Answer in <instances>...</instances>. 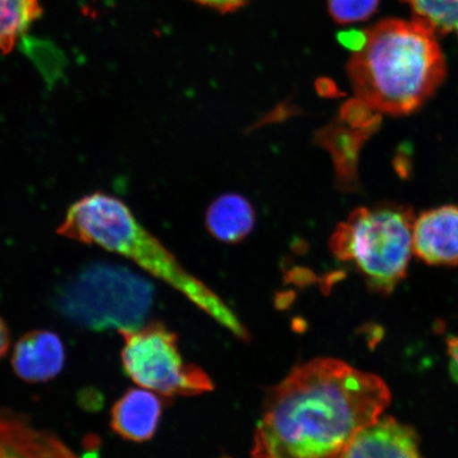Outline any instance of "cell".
Segmentation results:
<instances>
[{
	"mask_svg": "<svg viewBox=\"0 0 458 458\" xmlns=\"http://www.w3.org/2000/svg\"><path fill=\"white\" fill-rule=\"evenodd\" d=\"M200 4L220 11L223 13H233L248 3V0H193Z\"/></svg>",
	"mask_w": 458,
	"mask_h": 458,
	"instance_id": "obj_17",
	"label": "cell"
},
{
	"mask_svg": "<svg viewBox=\"0 0 458 458\" xmlns=\"http://www.w3.org/2000/svg\"><path fill=\"white\" fill-rule=\"evenodd\" d=\"M57 232L61 236L128 258L180 291L240 340L250 339L236 315L208 286L182 268L174 256L140 225L122 199L105 192L89 194L68 208Z\"/></svg>",
	"mask_w": 458,
	"mask_h": 458,
	"instance_id": "obj_3",
	"label": "cell"
},
{
	"mask_svg": "<svg viewBox=\"0 0 458 458\" xmlns=\"http://www.w3.org/2000/svg\"><path fill=\"white\" fill-rule=\"evenodd\" d=\"M150 289L128 273L112 268L89 271L74 284L66 310L89 327L136 329L150 305Z\"/></svg>",
	"mask_w": 458,
	"mask_h": 458,
	"instance_id": "obj_6",
	"label": "cell"
},
{
	"mask_svg": "<svg viewBox=\"0 0 458 458\" xmlns=\"http://www.w3.org/2000/svg\"><path fill=\"white\" fill-rule=\"evenodd\" d=\"M10 343L9 332L5 327L3 319L0 318V358L4 357V354L7 352Z\"/></svg>",
	"mask_w": 458,
	"mask_h": 458,
	"instance_id": "obj_20",
	"label": "cell"
},
{
	"mask_svg": "<svg viewBox=\"0 0 458 458\" xmlns=\"http://www.w3.org/2000/svg\"><path fill=\"white\" fill-rule=\"evenodd\" d=\"M408 4L420 20L435 32L454 33L458 37V0H401Z\"/></svg>",
	"mask_w": 458,
	"mask_h": 458,
	"instance_id": "obj_15",
	"label": "cell"
},
{
	"mask_svg": "<svg viewBox=\"0 0 458 458\" xmlns=\"http://www.w3.org/2000/svg\"><path fill=\"white\" fill-rule=\"evenodd\" d=\"M415 222L413 211L403 205L358 208L332 234L331 253L352 262L372 292L391 294L414 253Z\"/></svg>",
	"mask_w": 458,
	"mask_h": 458,
	"instance_id": "obj_4",
	"label": "cell"
},
{
	"mask_svg": "<svg viewBox=\"0 0 458 458\" xmlns=\"http://www.w3.org/2000/svg\"><path fill=\"white\" fill-rule=\"evenodd\" d=\"M379 0H328L329 13L341 25L369 19L376 13Z\"/></svg>",
	"mask_w": 458,
	"mask_h": 458,
	"instance_id": "obj_16",
	"label": "cell"
},
{
	"mask_svg": "<svg viewBox=\"0 0 458 458\" xmlns=\"http://www.w3.org/2000/svg\"><path fill=\"white\" fill-rule=\"evenodd\" d=\"M348 62L356 99L377 114L420 108L442 85L445 60L433 29L420 20H385L365 31Z\"/></svg>",
	"mask_w": 458,
	"mask_h": 458,
	"instance_id": "obj_2",
	"label": "cell"
},
{
	"mask_svg": "<svg viewBox=\"0 0 458 458\" xmlns=\"http://www.w3.org/2000/svg\"><path fill=\"white\" fill-rule=\"evenodd\" d=\"M414 253L432 266L458 267V206L420 215L414 226Z\"/></svg>",
	"mask_w": 458,
	"mask_h": 458,
	"instance_id": "obj_7",
	"label": "cell"
},
{
	"mask_svg": "<svg viewBox=\"0 0 458 458\" xmlns=\"http://www.w3.org/2000/svg\"><path fill=\"white\" fill-rule=\"evenodd\" d=\"M64 359L59 336L49 331H31L16 344L13 365L22 380L45 382L59 374Z\"/></svg>",
	"mask_w": 458,
	"mask_h": 458,
	"instance_id": "obj_8",
	"label": "cell"
},
{
	"mask_svg": "<svg viewBox=\"0 0 458 458\" xmlns=\"http://www.w3.org/2000/svg\"><path fill=\"white\" fill-rule=\"evenodd\" d=\"M119 332L124 340L125 371L137 385L169 397L213 391L210 377L182 360L176 335L165 326L151 324Z\"/></svg>",
	"mask_w": 458,
	"mask_h": 458,
	"instance_id": "obj_5",
	"label": "cell"
},
{
	"mask_svg": "<svg viewBox=\"0 0 458 458\" xmlns=\"http://www.w3.org/2000/svg\"><path fill=\"white\" fill-rule=\"evenodd\" d=\"M365 38V31H347L339 36L340 42L347 48L353 50L354 53L363 47Z\"/></svg>",
	"mask_w": 458,
	"mask_h": 458,
	"instance_id": "obj_18",
	"label": "cell"
},
{
	"mask_svg": "<svg viewBox=\"0 0 458 458\" xmlns=\"http://www.w3.org/2000/svg\"><path fill=\"white\" fill-rule=\"evenodd\" d=\"M389 403L380 377L340 360H312L268 394L251 458H339Z\"/></svg>",
	"mask_w": 458,
	"mask_h": 458,
	"instance_id": "obj_1",
	"label": "cell"
},
{
	"mask_svg": "<svg viewBox=\"0 0 458 458\" xmlns=\"http://www.w3.org/2000/svg\"><path fill=\"white\" fill-rule=\"evenodd\" d=\"M0 458H78L50 435L16 418L0 415Z\"/></svg>",
	"mask_w": 458,
	"mask_h": 458,
	"instance_id": "obj_12",
	"label": "cell"
},
{
	"mask_svg": "<svg viewBox=\"0 0 458 458\" xmlns=\"http://www.w3.org/2000/svg\"><path fill=\"white\" fill-rule=\"evenodd\" d=\"M160 415L162 403L157 394L131 389L114 405L111 425L124 439L146 442L156 433Z\"/></svg>",
	"mask_w": 458,
	"mask_h": 458,
	"instance_id": "obj_11",
	"label": "cell"
},
{
	"mask_svg": "<svg viewBox=\"0 0 458 458\" xmlns=\"http://www.w3.org/2000/svg\"><path fill=\"white\" fill-rule=\"evenodd\" d=\"M339 458H420L415 434L393 418L363 429Z\"/></svg>",
	"mask_w": 458,
	"mask_h": 458,
	"instance_id": "obj_9",
	"label": "cell"
},
{
	"mask_svg": "<svg viewBox=\"0 0 458 458\" xmlns=\"http://www.w3.org/2000/svg\"><path fill=\"white\" fill-rule=\"evenodd\" d=\"M255 211L248 199L236 193L225 194L209 206L206 227L221 242L236 244L253 231Z\"/></svg>",
	"mask_w": 458,
	"mask_h": 458,
	"instance_id": "obj_13",
	"label": "cell"
},
{
	"mask_svg": "<svg viewBox=\"0 0 458 458\" xmlns=\"http://www.w3.org/2000/svg\"><path fill=\"white\" fill-rule=\"evenodd\" d=\"M450 356V375L458 383V336H450L446 340Z\"/></svg>",
	"mask_w": 458,
	"mask_h": 458,
	"instance_id": "obj_19",
	"label": "cell"
},
{
	"mask_svg": "<svg viewBox=\"0 0 458 458\" xmlns=\"http://www.w3.org/2000/svg\"><path fill=\"white\" fill-rule=\"evenodd\" d=\"M42 13L38 0H0V55L14 48L19 38Z\"/></svg>",
	"mask_w": 458,
	"mask_h": 458,
	"instance_id": "obj_14",
	"label": "cell"
},
{
	"mask_svg": "<svg viewBox=\"0 0 458 458\" xmlns=\"http://www.w3.org/2000/svg\"><path fill=\"white\" fill-rule=\"evenodd\" d=\"M380 123L356 124L339 117L317 136L320 145L334 157L337 181L346 191L357 186V164L360 148Z\"/></svg>",
	"mask_w": 458,
	"mask_h": 458,
	"instance_id": "obj_10",
	"label": "cell"
}]
</instances>
